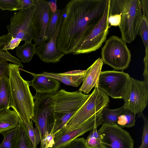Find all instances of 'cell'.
I'll use <instances>...</instances> for the list:
<instances>
[{
	"instance_id": "obj_1",
	"label": "cell",
	"mask_w": 148,
	"mask_h": 148,
	"mask_svg": "<svg viewBox=\"0 0 148 148\" xmlns=\"http://www.w3.org/2000/svg\"><path fill=\"white\" fill-rule=\"evenodd\" d=\"M108 0H72L64 8V16L57 39V48L65 55L77 51L83 40L102 18Z\"/></svg>"
},
{
	"instance_id": "obj_2",
	"label": "cell",
	"mask_w": 148,
	"mask_h": 148,
	"mask_svg": "<svg viewBox=\"0 0 148 148\" xmlns=\"http://www.w3.org/2000/svg\"><path fill=\"white\" fill-rule=\"evenodd\" d=\"M77 91L70 92L63 89L45 93L46 105L54 123L51 132L55 136L89 97Z\"/></svg>"
},
{
	"instance_id": "obj_3",
	"label": "cell",
	"mask_w": 148,
	"mask_h": 148,
	"mask_svg": "<svg viewBox=\"0 0 148 148\" xmlns=\"http://www.w3.org/2000/svg\"><path fill=\"white\" fill-rule=\"evenodd\" d=\"M19 67L17 65L8 64L10 99L8 108L14 110L25 124L33 127L34 99L29 88L31 81L21 77Z\"/></svg>"
},
{
	"instance_id": "obj_4",
	"label": "cell",
	"mask_w": 148,
	"mask_h": 148,
	"mask_svg": "<svg viewBox=\"0 0 148 148\" xmlns=\"http://www.w3.org/2000/svg\"><path fill=\"white\" fill-rule=\"evenodd\" d=\"M109 101L108 97L105 92L97 86H95L86 101L56 134H62L81 125L104 107H107Z\"/></svg>"
},
{
	"instance_id": "obj_5",
	"label": "cell",
	"mask_w": 148,
	"mask_h": 148,
	"mask_svg": "<svg viewBox=\"0 0 148 148\" xmlns=\"http://www.w3.org/2000/svg\"><path fill=\"white\" fill-rule=\"evenodd\" d=\"M121 21L119 27L121 38L130 43L138 34L142 16L140 0H122Z\"/></svg>"
},
{
	"instance_id": "obj_6",
	"label": "cell",
	"mask_w": 148,
	"mask_h": 148,
	"mask_svg": "<svg viewBox=\"0 0 148 148\" xmlns=\"http://www.w3.org/2000/svg\"><path fill=\"white\" fill-rule=\"evenodd\" d=\"M101 55L103 63L116 70L127 69L131 60L130 52L126 42L115 35L106 41L101 48Z\"/></svg>"
},
{
	"instance_id": "obj_7",
	"label": "cell",
	"mask_w": 148,
	"mask_h": 148,
	"mask_svg": "<svg viewBox=\"0 0 148 148\" xmlns=\"http://www.w3.org/2000/svg\"><path fill=\"white\" fill-rule=\"evenodd\" d=\"M122 99L124 101L125 108L138 115L143 113L147 105L148 86L144 81L130 77Z\"/></svg>"
},
{
	"instance_id": "obj_8",
	"label": "cell",
	"mask_w": 148,
	"mask_h": 148,
	"mask_svg": "<svg viewBox=\"0 0 148 148\" xmlns=\"http://www.w3.org/2000/svg\"><path fill=\"white\" fill-rule=\"evenodd\" d=\"M34 6L15 12L10 18V24L6 25L8 33L14 38L32 42L34 35L33 23Z\"/></svg>"
},
{
	"instance_id": "obj_9",
	"label": "cell",
	"mask_w": 148,
	"mask_h": 148,
	"mask_svg": "<svg viewBox=\"0 0 148 148\" xmlns=\"http://www.w3.org/2000/svg\"><path fill=\"white\" fill-rule=\"evenodd\" d=\"M130 77L127 73L122 71H101L97 86L108 96L114 99H122Z\"/></svg>"
},
{
	"instance_id": "obj_10",
	"label": "cell",
	"mask_w": 148,
	"mask_h": 148,
	"mask_svg": "<svg viewBox=\"0 0 148 148\" xmlns=\"http://www.w3.org/2000/svg\"><path fill=\"white\" fill-rule=\"evenodd\" d=\"M110 0H108L103 14L89 33L83 40L74 55L88 53L99 49L106 40L109 28L108 21Z\"/></svg>"
},
{
	"instance_id": "obj_11",
	"label": "cell",
	"mask_w": 148,
	"mask_h": 148,
	"mask_svg": "<svg viewBox=\"0 0 148 148\" xmlns=\"http://www.w3.org/2000/svg\"><path fill=\"white\" fill-rule=\"evenodd\" d=\"M98 131L102 148H134L130 133L116 124L102 125Z\"/></svg>"
},
{
	"instance_id": "obj_12",
	"label": "cell",
	"mask_w": 148,
	"mask_h": 148,
	"mask_svg": "<svg viewBox=\"0 0 148 148\" xmlns=\"http://www.w3.org/2000/svg\"><path fill=\"white\" fill-rule=\"evenodd\" d=\"M34 3L35 10L33 18L34 32L33 40L36 47L45 41V36L52 11L49 1L34 0Z\"/></svg>"
},
{
	"instance_id": "obj_13",
	"label": "cell",
	"mask_w": 148,
	"mask_h": 148,
	"mask_svg": "<svg viewBox=\"0 0 148 148\" xmlns=\"http://www.w3.org/2000/svg\"><path fill=\"white\" fill-rule=\"evenodd\" d=\"M34 98V116L32 121L34 123L35 127L39 130L41 141L46 135L51 132L54 121L49 112L46 102L45 93H36Z\"/></svg>"
},
{
	"instance_id": "obj_14",
	"label": "cell",
	"mask_w": 148,
	"mask_h": 148,
	"mask_svg": "<svg viewBox=\"0 0 148 148\" xmlns=\"http://www.w3.org/2000/svg\"><path fill=\"white\" fill-rule=\"evenodd\" d=\"M96 113L83 124L77 128L60 135H56L54 144L49 148H64L69 143L85 133L97 128L101 125V112Z\"/></svg>"
},
{
	"instance_id": "obj_15",
	"label": "cell",
	"mask_w": 148,
	"mask_h": 148,
	"mask_svg": "<svg viewBox=\"0 0 148 148\" xmlns=\"http://www.w3.org/2000/svg\"><path fill=\"white\" fill-rule=\"evenodd\" d=\"M59 20L56 31L51 39L47 42H42L36 47V54L43 62L49 63H57L64 54L57 47V39L58 36L60 29L64 16V9Z\"/></svg>"
},
{
	"instance_id": "obj_16",
	"label": "cell",
	"mask_w": 148,
	"mask_h": 148,
	"mask_svg": "<svg viewBox=\"0 0 148 148\" xmlns=\"http://www.w3.org/2000/svg\"><path fill=\"white\" fill-rule=\"evenodd\" d=\"M19 70L28 73L33 77L31 81L30 86L35 89L36 93H51L58 91L61 85L60 82L50 77L45 76L41 74H36L19 68Z\"/></svg>"
},
{
	"instance_id": "obj_17",
	"label": "cell",
	"mask_w": 148,
	"mask_h": 148,
	"mask_svg": "<svg viewBox=\"0 0 148 148\" xmlns=\"http://www.w3.org/2000/svg\"><path fill=\"white\" fill-rule=\"evenodd\" d=\"M103 63L102 58H99L86 70V75L79 91L87 94L93 87L97 86Z\"/></svg>"
},
{
	"instance_id": "obj_18",
	"label": "cell",
	"mask_w": 148,
	"mask_h": 148,
	"mask_svg": "<svg viewBox=\"0 0 148 148\" xmlns=\"http://www.w3.org/2000/svg\"><path fill=\"white\" fill-rule=\"evenodd\" d=\"M86 73V70H78L61 73L44 72L41 74L53 78L66 85L78 87L83 82Z\"/></svg>"
},
{
	"instance_id": "obj_19",
	"label": "cell",
	"mask_w": 148,
	"mask_h": 148,
	"mask_svg": "<svg viewBox=\"0 0 148 148\" xmlns=\"http://www.w3.org/2000/svg\"><path fill=\"white\" fill-rule=\"evenodd\" d=\"M20 117L16 112L9 108L0 111V133L16 128L19 124Z\"/></svg>"
},
{
	"instance_id": "obj_20",
	"label": "cell",
	"mask_w": 148,
	"mask_h": 148,
	"mask_svg": "<svg viewBox=\"0 0 148 148\" xmlns=\"http://www.w3.org/2000/svg\"><path fill=\"white\" fill-rule=\"evenodd\" d=\"M11 38V36L8 33L0 36V63L9 61L23 68L24 66L20 60L12 55L8 50H3Z\"/></svg>"
},
{
	"instance_id": "obj_21",
	"label": "cell",
	"mask_w": 148,
	"mask_h": 148,
	"mask_svg": "<svg viewBox=\"0 0 148 148\" xmlns=\"http://www.w3.org/2000/svg\"><path fill=\"white\" fill-rule=\"evenodd\" d=\"M15 148H36L29 137L27 127L20 118Z\"/></svg>"
},
{
	"instance_id": "obj_22",
	"label": "cell",
	"mask_w": 148,
	"mask_h": 148,
	"mask_svg": "<svg viewBox=\"0 0 148 148\" xmlns=\"http://www.w3.org/2000/svg\"><path fill=\"white\" fill-rule=\"evenodd\" d=\"M36 53V47L32 42H25L23 45L18 46L16 49L17 58L24 63L29 62Z\"/></svg>"
},
{
	"instance_id": "obj_23",
	"label": "cell",
	"mask_w": 148,
	"mask_h": 148,
	"mask_svg": "<svg viewBox=\"0 0 148 148\" xmlns=\"http://www.w3.org/2000/svg\"><path fill=\"white\" fill-rule=\"evenodd\" d=\"M10 99L9 79L8 75L0 77V111L8 108Z\"/></svg>"
},
{
	"instance_id": "obj_24",
	"label": "cell",
	"mask_w": 148,
	"mask_h": 148,
	"mask_svg": "<svg viewBox=\"0 0 148 148\" xmlns=\"http://www.w3.org/2000/svg\"><path fill=\"white\" fill-rule=\"evenodd\" d=\"M124 106L115 109H110L107 107H104L101 112V125L115 123L117 124L118 117L122 110Z\"/></svg>"
},
{
	"instance_id": "obj_25",
	"label": "cell",
	"mask_w": 148,
	"mask_h": 148,
	"mask_svg": "<svg viewBox=\"0 0 148 148\" xmlns=\"http://www.w3.org/2000/svg\"><path fill=\"white\" fill-rule=\"evenodd\" d=\"M63 10L56 9L52 12L51 17L45 36V42L50 40L53 36L57 29Z\"/></svg>"
},
{
	"instance_id": "obj_26",
	"label": "cell",
	"mask_w": 148,
	"mask_h": 148,
	"mask_svg": "<svg viewBox=\"0 0 148 148\" xmlns=\"http://www.w3.org/2000/svg\"><path fill=\"white\" fill-rule=\"evenodd\" d=\"M136 114L124 108L118 117L117 124L121 128H130L135 125Z\"/></svg>"
},
{
	"instance_id": "obj_27",
	"label": "cell",
	"mask_w": 148,
	"mask_h": 148,
	"mask_svg": "<svg viewBox=\"0 0 148 148\" xmlns=\"http://www.w3.org/2000/svg\"><path fill=\"white\" fill-rule=\"evenodd\" d=\"M18 126L16 128L1 133L3 140L0 144V148H15Z\"/></svg>"
},
{
	"instance_id": "obj_28",
	"label": "cell",
	"mask_w": 148,
	"mask_h": 148,
	"mask_svg": "<svg viewBox=\"0 0 148 148\" xmlns=\"http://www.w3.org/2000/svg\"><path fill=\"white\" fill-rule=\"evenodd\" d=\"M138 34L140 36L145 47V58L148 56V18L142 15Z\"/></svg>"
},
{
	"instance_id": "obj_29",
	"label": "cell",
	"mask_w": 148,
	"mask_h": 148,
	"mask_svg": "<svg viewBox=\"0 0 148 148\" xmlns=\"http://www.w3.org/2000/svg\"><path fill=\"white\" fill-rule=\"evenodd\" d=\"M86 140L90 148H102L100 134L97 128L90 131Z\"/></svg>"
},
{
	"instance_id": "obj_30",
	"label": "cell",
	"mask_w": 148,
	"mask_h": 148,
	"mask_svg": "<svg viewBox=\"0 0 148 148\" xmlns=\"http://www.w3.org/2000/svg\"><path fill=\"white\" fill-rule=\"evenodd\" d=\"M20 4V0H0V8L2 10H18Z\"/></svg>"
},
{
	"instance_id": "obj_31",
	"label": "cell",
	"mask_w": 148,
	"mask_h": 148,
	"mask_svg": "<svg viewBox=\"0 0 148 148\" xmlns=\"http://www.w3.org/2000/svg\"><path fill=\"white\" fill-rule=\"evenodd\" d=\"M138 117L142 118L144 121V125L142 136V143L138 148H147L148 147V118L143 113L138 115Z\"/></svg>"
},
{
	"instance_id": "obj_32",
	"label": "cell",
	"mask_w": 148,
	"mask_h": 148,
	"mask_svg": "<svg viewBox=\"0 0 148 148\" xmlns=\"http://www.w3.org/2000/svg\"><path fill=\"white\" fill-rule=\"evenodd\" d=\"M25 125L27 129L31 140L35 147L37 148L38 145L40 141V136L38 129L36 127L34 128L33 126Z\"/></svg>"
},
{
	"instance_id": "obj_33",
	"label": "cell",
	"mask_w": 148,
	"mask_h": 148,
	"mask_svg": "<svg viewBox=\"0 0 148 148\" xmlns=\"http://www.w3.org/2000/svg\"><path fill=\"white\" fill-rule=\"evenodd\" d=\"M64 148H90L84 138H77L73 140Z\"/></svg>"
},
{
	"instance_id": "obj_34",
	"label": "cell",
	"mask_w": 148,
	"mask_h": 148,
	"mask_svg": "<svg viewBox=\"0 0 148 148\" xmlns=\"http://www.w3.org/2000/svg\"><path fill=\"white\" fill-rule=\"evenodd\" d=\"M55 136L51 133L46 135L43 139L40 141V148H44L46 146H48L49 148L52 147L55 143L54 139Z\"/></svg>"
},
{
	"instance_id": "obj_35",
	"label": "cell",
	"mask_w": 148,
	"mask_h": 148,
	"mask_svg": "<svg viewBox=\"0 0 148 148\" xmlns=\"http://www.w3.org/2000/svg\"><path fill=\"white\" fill-rule=\"evenodd\" d=\"M21 41V40L20 39L12 37L11 40L8 44L4 47L3 50H12L18 46Z\"/></svg>"
},
{
	"instance_id": "obj_36",
	"label": "cell",
	"mask_w": 148,
	"mask_h": 148,
	"mask_svg": "<svg viewBox=\"0 0 148 148\" xmlns=\"http://www.w3.org/2000/svg\"><path fill=\"white\" fill-rule=\"evenodd\" d=\"M20 1L18 10H24L34 6V0H20Z\"/></svg>"
},
{
	"instance_id": "obj_37",
	"label": "cell",
	"mask_w": 148,
	"mask_h": 148,
	"mask_svg": "<svg viewBox=\"0 0 148 148\" xmlns=\"http://www.w3.org/2000/svg\"><path fill=\"white\" fill-rule=\"evenodd\" d=\"M8 64L7 62L0 63V77L8 75Z\"/></svg>"
},
{
	"instance_id": "obj_38",
	"label": "cell",
	"mask_w": 148,
	"mask_h": 148,
	"mask_svg": "<svg viewBox=\"0 0 148 148\" xmlns=\"http://www.w3.org/2000/svg\"><path fill=\"white\" fill-rule=\"evenodd\" d=\"M141 5L142 15L148 18V0H140Z\"/></svg>"
},
{
	"instance_id": "obj_39",
	"label": "cell",
	"mask_w": 148,
	"mask_h": 148,
	"mask_svg": "<svg viewBox=\"0 0 148 148\" xmlns=\"http://www.w3.org/2000/svg\"><path fill=\"white\" fill-rule=\"evenodd\" d=\"M49 147L48 146H46V147H44V148H49Z\"/></svg>"
},
{
	"instance_id": "obj_40",
	"label": "cell",
	"mask_w": 148,
	"mask_h": 148,
	"mask_svg": "<svg viewBox=\"0 0 148 148\" xmlns=\"http://www.w3.org/2000/svg\"><path fill=\"white\" fill-rule=\"evenodd\" d=\"M0 9H1V8H0Z\"/></svg>"
}]
</instances>
